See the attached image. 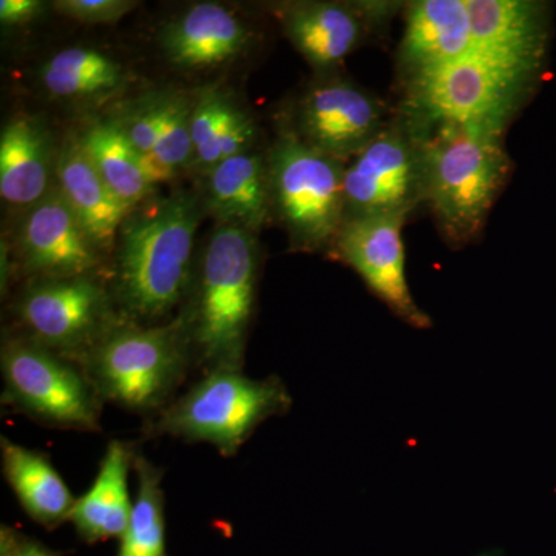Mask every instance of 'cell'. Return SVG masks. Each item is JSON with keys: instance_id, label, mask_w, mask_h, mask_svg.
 Returning <instances> with one entry per match:
<instances>
[{"instance_id": "7c38bea8", "label": "cell", "mask_w": 556, "mask_h": 556, "mask_svg": "<svg viewBox=\"0 0 556 556\" xmlns=\"http://www.w3.org/2000/svg\"><path fill=\"white\" fill-rule=\"evenodd\" d=\"M388 123L379 98L343 79L316 84L300 102L299 137L339 161L356 156Z\"/></svg>"}, {"instance_id": "2e32d148", "label": "cell", "mask_w": 556, "mask_h": 556, "mask_svg": "<svg viewBox=\"0 0 556 556\" xmlns=\"http://www.w3.org/2000/svg\"><path fill=\"white\" fill-rule=\"evenodd\" d=\"M471 49L467 0H417L408 3L397 61L405 79L459 60Z\"/></svg>"}, {"instance_id": "83f0119b", "label": "cell", "mask_w": 556, "mask_h": 556, "mask_svg": "<svg viewBox=\"0 0 556 556\" xmlns=\"http://www.w3.org/2000/svg\"><path fill=\"white\" fill-rule=\"evenodd\" d=\"M163 100L141 105L118 121L121 130L139 155H152L159 142Z\"/></svg>"}, {"instance_id": "9c48e42d", "label": "cell", "mask_w": 556, "mask_h": 556, "mask_svg": "<svg viewBox=\"0 0 556 556\" xmlns=\"http://www.w3.org/2000/svg\"><path fill=\"white\" fill-rule=\"evenodd\" d=\"M345 219L404 215L424 201L422 144L405 116L388 123L343 174Z\"/></svg>"}, {"instance_id": "e0dca14e", "label": "cell", "mask_w": 556, "mask_h": 556, "mask_svg": "<svg viewBox=\"0 0 556 556\" xmlns=\"http://www.w3.org/2000/svg\"><path fill=\"white\" fill-rule=\"evenodd\" d=\"M167 60L182 68L226 64L247 50L249 31L236 14L218 3L190 7L161 35Z\"/></svg>"}, {"instance_id": "8fae6325", "label": "cell", "mask_w": 556, "mask_h": 556, "mask_svg": "<svg viewBox=\"0 0 556 556\" xmlns=\"http://www.w3.org/2000/svg\"><path fill=\"white\" fill-rule=\"evenodd\" d=\"M20 314L39 345L89 353L105 334L109 299L89 276L47 280L21 300Z\"/></svg>"}, {"instance_id": "4dcf8cb0", "label": "cell", "mask_w": 556, "mask_h": 556, "mask_svg": "<svg viewBox=\"0 0 556 556\" xmlns=\"http://www.w3.org/2000/svg\"><path fill=\"white\" fill-rule=\"evenodd\" d=\"M25 543L27 536L21 535L16 530L5 526L0 530V556L24 555Z\"/></svg>"}, {"instance_id": "44dd1931", "label": "cell", "mask_w": 556, "mask_h": 556, "mask_svg": "<svg viewBox=\"0 0 556 556\" xmlns=\"http://www.w3.org/2000/svg\"><path fill=\"white\" fill-rule=\"evenodd\" d=\"M2 467L7 482L33 521L47 529L70 521L75 496L42 453L2 438Z\"/></svg>"}, {"instance_id": "5b68a950", "label": "cell", "mask_w": 556, "mask_h": 556, "mask_svg": "<svg viewBox=\"0 0 556 556\" xmlns=\"http://www.w3.org/2000/svg\"><path fill=\"white\" fill-rule=\"evenodd\" d=\"M291 396L280 379L257 380L241 371H208L169 405L156 428L189 442H206L225 456L239 452L269 417L283 415Z\"/></svg>"}, {"instance_id": "cb8c5ba5", "label": "cell", "mask_w": 556, "mask_h": 556, "mask_svg": "<svg viewBox=\"0 0 556 556\" xmlns=\"http://www.w3.org/2000/svg\"><path fill=\"white\" fill-rule=\"evenodd\" d=\"M40 79L62 100H98L123 86V68L101 51L75 47L53 54L40 70Z\"/></svg>"}, {"instance_id": "30bf717a", "label": "cell", "mask_w": 556, "mask_h": 556, "mask_svg": "<svg viewBox=\"0 0 556 556\" xmlns=\"http://www.w3.org/2000/svg\"><path fill=\"white\" fill-rule=\"evenodd\" d=\"M404 215L346 218L336 237L339 257L356 270L399 318L412 327H431L430 317L417 306L405 274L402 228Z\"/></svg>"}, {"instance_id": "d6986e66", "label": "cell", "mask_w": 556, "mask_h": 556, "mask_svg": "<svg viewBox=\"0 0 556 556\" xmlns=\"http://www.w3.org/2000/svg\"><path fill=\"white\" fill-rule=\"evenodd\" d=\"M58 181L61 195L75 212L91 241L97 248H109L130 207L105 185L80 142L62 150Z\"/></svg>"}, {"instance_id": "3957f363", "label": "cell", "mask_w": 556, "mask_h": 556, "mask_svg": "<svg viewBox=\"0 0 556 556\" xmlns=\"http://www.w3.org/2000/svg\"><path fill=\"white\" fill-rule=\"evenodd\" d=\"M251 232L223 226L208 240L188 328L208 371H241L257 288Z\"/></svg>"}, {"instance_id": "7a4b0ae2", "label": "cell", "mask_w": 556, "mask_h": 556, "mask_svg": "<svg viewBox=\"0 0 556 556\" xmlns=\"http://www.w3.org/2000/svg\"><path fill=\"white\" fill-rule=\"evenodd\" d=\"M200 211L189 193H174L127 223L116 262V291L131 317L169 314L189 287Z\"/></svg>"}, {"instance_id": "f546056e", "label": "cell", "mask_w": 556, "mask_h": 556, "mask_svg": "<svg viewBox=\"0 0 556 556\" xmlns=\"http://www.w3.org/2000/svg\"><path fill=\"white\" fill-rule=\"evenodd\" d=\"M46 5L39 0H2L0 21L3 25H22L35 21Z\"/></svg>"}, {"instance_id": "7402d4cb", "label": "cell", "mask_w": 556, "mask_h": 556, "mask_svg": "<svg viewBox=\"0 0 556 556\" xmlns=\"http://www.w3.org/2000/svg\"><path fill=\"white\" fill-rule=\"evenodd\" d=\"M270 204L268 170L258 155L232 156L208 172V206L226 225L257 230Z\"/></svg>"}, {"instance_id": "9a60e30c", "label": "cell", "mask_w": 556, "mask_h": 556, "mask_svg": "<svg viewBox=\"0 0 556 556\" xmlns=\"http://www.w3.org/2000/svg\"><path fill=\"white\" fill-rule=\"evenodd\" d=\"M390 3L361 7L332 2H303L285 9L281 24L289 40L317 68L340 64L367 33L369 21H380Z\"/></svg>"}, {"instance_id": "5bb4252c", "label": "cell", "mask_w": 556, "mask_h": 556, "mask_svg": "<svg viewBox=\"0 0 556 556\" xmlns=\"http://www.w3.org/2000/svg\"><path fill=\"white\" fill-rule=\"evenodd\" d=\"M471 49L485 56L543 68L548 42L547 7L533 0H467Z\"/></svg>"}, {"instance_id": "484cf974", "label": "cell", "mask_w": 556, "mask_h": 556, "mask_svg": "<svg viewBox=\"0 0 556 556\" xmlns=\"http://www.w3.org/2000/svg\"><path fill=\"white\" fill-rule=\"evenodd\" d=\"M237 109L217 91H207L192 108L193 161L211 172L219 164V139Z\"/></svg>"}, {"instance_id": "8992f818", "label": "cell", "mask_w": 556, "mask_h": 556, "mask_svg": "<svg viewBox=\"0 0 556 556\" xmlns=\"http://www.w3.org/2000/svg\"><path fill=\"white\" fill-rule=\"evenodd\" d=\"M185 327L119 328L86 354V372L101 399L148 413L163 407L186 368Z\"/></svg>"}, {"instance_id": "1f68e13d", "label": "cell", "mask_w": 556, "mask_h": 556, "mask_svg": "<svg viewBox=\"0 0 556 556\" xmlns=\"http://www.w3.org/2000/svg\"><path fill=\"white\" fill-rule=\"evenodd\" d=\"M22 556H61L58 552L51 551V548L42 546L38 541H33L27 538L25 543L24 555Z\"/></svg>"}, {"instance_id": "ffe728a7", "label": "cell", "mask_w": 556, "mask_h": 556, "mask_svg": "<svg viewBox=\"0 0 556 556\" xmlns=\"http://www.w3.org/2000/svg\"><path fill=\"white\" fill-rule=\"evenodd\" d=\"M50 141L35 119L17 116L0 137V195L13 206H35L49 189Z\"/></svg>"}, {"instance_id": "603a6c76", "label": "cell", "mask_w": 556, "mask_h": 556, "mask_svg": "<svg viewBox=\"0 0 556 556\" xmlns=\"http://www.w3.org/2000/svg\"><path fill=\"white\" fill-rule=\"evenodd\" d=\"M105 185L127 207L144 200L152 190L141 155L121 130L118 121L93 124L80 139Z\"/></svg>"}, {"instance_id": "52a82bcc", "label": "cell", "mask_w": 556, "mask_h": 556, "mask_svg": "<svg viewBox=\"0 0 556 556\" xmlns=\"http://www.w3.org/2000/svg\"><path fill=\"white\" fill-rule=\"evenodd\" d=\"M345 167L298 134L278 139L269 156L270 201L303 249L336 240L345 222Z\"/></svg>"}, {"instance_id": "4fadbf2b", "label": "cell", "mask_w": 556, "mask_h": 556, "mask_svg": "<svg viewBox=\"0 0 556 556\" xmlns=\"http://www.w3.org/2000/svg\"><path fill=\"white\" fill-rule=\"evenodd\" d=\"M21 248L27 268L49 280L86 277L98 265L97 244L60 190L47 193L28 212Z\"/></svg>"}, {"instance_id": "f1b7e54d", "label": "cell", "mask_w": 556, "mask_h": 556, "mask_svg": "<svg viewBox=\"0 0 556 556\" xmlns=\"http://www.w3.org/2000/svg\"><path fill=\"white\" fill-rule=\"evenodd\" d=\"M137 7L130 0H60L54 9L84 24H112Z\"/></svg>"}, {"instance_id": "6da1fadb", "label": "cell", "mask_w": 556, "mask_h": 556, "mask_svg": "<svg viewBox=\"0 0 556 556\" xmlns=\"http://www.w3.org/2000/svg\"><path fill=\"white\" fill-rule=\"evenodd\" d=\"M409 123L419 130L424 201L439 228L453 244L477 239L510 177L511 161L504 146L506 127Z\"/></svg>"}, {"instance_id": "ba28073f", "label": "cell", "mask_w": 556, "mask_h": 556, "mask_svg": "<svg viewBox=\"0 0 556 556\" xmlns=\"http://www.w3.org/2000/svg\"><path fill=\"white\" fill-rule=\"evenodd\" d=\"M3 382L9 404L47 426L98 430L101 397L87 372L39 343L3 348Z\"/></svg>"}, {"instance_id": "ac0fdd59", "label": "cell", "mask_w": 556, "mask_h": 556, "mask_svg": "<svg viewBox=\"0 0 556 556\" xmlns=\"http://www.w3.org/2000/svg\"><path fill=\"white\" fill-rule=\"evenodd\" d=\"M135 456L130 445L110 442L93 485L76 500L70 521L86 543H101L126 532L134 506L129 495V473Z\"/></svg>"}, {"instance_id": "d4e9b609", "label": "cell", "mask_w": 556, "mask_h": 556, "mask_svg": "<svg viewBox=\"0 0 556 556\" xmlns=\"http://www.w3.org/2000/svg\"><path fill=\"white\" fill-rule=\"evenodd\" d=\"M137 497L131 506L129 525L119 538L116 556H169L166 548V519L160 468L146 457L135 456Z\"/></svg>"}, {"instance_id": "4316f807", "label": "cell", "mask_w": 556, "mask_h": 556, "mask_svg": "<svg viewBox=\"0 0 556 556\" xmlns=\"http://www.w3.org/2000/svg\"><path fill=\"white\" fill-rule=\"evenodd\" d=\"M152 155L174 175L193 160L192 109L182 98L163 100L160 138Z\"/></svg>"}, {"instance_id": "277c9868", "label": "cell", "mask_w": 556, "mask_h": 556, "mask_svg": "<svg viewBox=\"0 0 556 556\" xmlns=\"http://www.w3.org/2000/svg\"><path fill=\"white\" fill-rule=\"evenodd\" d=\"M540 72L468 51L408 80L402 115L417 124L475 123L507 129Z\"/></svg>"}]
</instances>
